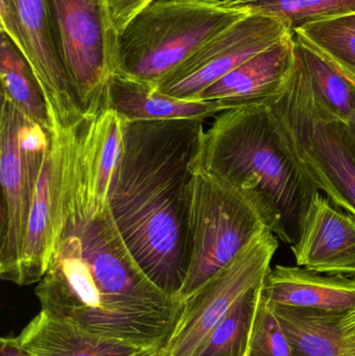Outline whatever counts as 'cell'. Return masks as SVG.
<instances>
[{
  "label": "cell",
  "instance_id": "obj_9",
  "mask_svg": "<svg viewBox=\"0 0 355 356\" xmlns=\"http://www.w3.org/2000/svg\"><path fill=\"white\" fill-rule=\"evenodd\" d=\"M279 238L265 229L231 265L185 299L183 313L158 356H195L210 332L249 291L265 282L279 246Z\"/></svg>",
  "mask_w": 355,
  "mask_h": 356
},
{
  "label": "cell",
  "instance_id": "obj_19",
  "mask_svg": "<svg viewBox=\"0 0 355 356\" xmlns=\"http://www.w3.org/2000/svg\"><path fill=\"white\" fill-rule=\"evenodd\" d=\"M272 307L293 356H348L341 330L344 315L302 307Z\"/></svg>",
  "mask_w": 355,
  "mask_h": 356
},
{
  "label": "cell",
  "instance_id": "obj_13",
  "mask_svg": "<svg viewBox=\"0 0 355 356\" xmlns=\"http://www.w3.org/2000/svg\"><path fill=\"white\" fill-rule=\"evenodd\" d=\"M126 120L108 108L87 114L73 127L69 211L93 216L110 207Z\"/></svg>",
  "mask_w": 355,
  "mask_h": 356
},
{
  "label": "cell",
  "instance_id": "obj_18",
  "mask_svg": "<svg viewBox=\"0 0 355 356\" xmlns=\"http://www.w3.org/2000/svg\"><path fill=\"white\" fill-rule=\"evenodd\" d=\"M106 108L126 121L204 120L227 111L220 102L171 97L156 88L116 73L110 76L106 87Z\"/></svg>",
  "mask_w": 355,
  "mask_h": 356
},
{
  "label": "cell",
  "instance_id": "obj_25",
  "mask_svg": "<svg viewBox=\"0 0 355 356\" xmlns=\"http://www.w3.org/2000/svg\"><path fill=\"white\" fill-rule=\"evenodd\" d=\"M248 356H293L272 305L265 294L256 312Z\"/></svg>",
  "mask_w": 355,
  "mask_h": 356
},
{
  "label": "cell",
  "instance_id": "obj_12",
  "mask_svg": "<svg viewBox=\"0 0 355 356\" xmlns=\"http://www.w3.org/2000/svg\"><path fill=\"white\" fill-rule=\"evenodd\" d=\"M72 148L73 127L51 131L27 224L18 286L41 282L62 236L69 198Z\"/></svg>",
  "mask_w": 355,
  "mask_h": 356
},
{
  "label": "cell",
  "instance_id": "obj_14",
  "mask_svg": "<svg viewBox=\"0 0 355 356\" xmlns=\"http://www.w3.org/2000/svg\"><path fill=\"white\" fill-rule=\"evenodd\" d=\"M291 250L299 267L355 276V218L319 193Z\"/></svg>",
  "mask_w": 355,
  "mask_h": 356
},
{
  "label": "cell",
  "instance_id": "obj_26",
  "mask_svg": "<svg viewBox=\"0 0 355 356\" xmlns=\"http://www.w3.org/2000/svg\"><path fill=\"white\" fill-rule=\"evenodd\" d=\"M154 0H106L110 24L118 35Z\"/></svg>",
  "mask_w": 355,
  "mask_h": 356
},
{
  "label": "cell",
  "instance_id": "obj_23",
  "mask_svg": "<svg viewBox=\"0 0 355 356\" xmlns=\"http://www.w3.org/2000/svg\"><path fill=\"white\" fill-rule=\"evenodd\" d=\"M298 58L306 67L313 85L327 106L349 120L355 112V87L329 58L294 33Z\"/></svg>",
  "mask_w": 355,
  "mask_h": 356
},
{
  "label": "cell",
  "instance_id": "obj_24",
  "mask_svg": "<svg viewBox=\"0 0 355 356\" xmlns=\"http://www.w3.org/2000/svg\"><path fill=\"white\" fill-rule=\"evenodd\" d=\"M294 33L322 52L355 85V13L304 25Z\"/></svg>",
  "mask_w": 355,
  "mask_h": 356
},
{
  "label": "cell",
  "instance_id": "obj_5",
  "mask_svg": "<svg viewBox=\"0 0 355 356\" xmlns=\"http://www.w3.org/2000/svg\"><path fill=\"white\" fill-rule=\"evenodd\" d=\"M265 229L272 230L286 243L279 217L260 195L193 167L185 227L187 275L181 299L189 298L231 265Z\"/></svg>",
  "mask_w": 355,
  "mask_h": 356
},
{
  "label": "cell",
  "instance_id": "obj_7",
  "mask_svg": "<svg viewBox=\"0 0 355 356\" xmlns=\"http://www.w3.org/2000/svg\"><path fill=\"white\" fill-rule=\"evenodd\" d=\"M51 134L2 97L0 114V276L18 282L27 224Z\"/></svg>",
  "mask_w": 355,
  "mask_h": 356
},
{
  "label": "cell",
  "instance_id": "obj_17",
  "mask_svg": "<svg viewBox=\"0 0 355 356\" xmlns=\"http://www.w3.org/2000/svg\"><path fill=\"white\" fill-rule=\"evenodd\" d=\"M17 340L31 356H140L154 353L90 332L45 311L29 322Z\"/></svg>",
  "mask_w": 355,
  "mask_h": 356
},
{
  "label": "cell",
  "instance_id": "obj_21",
  "mask_svg": "<svg viewBox=\"0 0 355 356\" xmlns=\"http://www.w3.org/2000/svg\"><path fill=\"white\" fill-rule=\"evenodd\" d=\"M266 282V280H265ZM265 282L247 293L202 343L195 356H248Z\"/></svg>",
  "mask_w": 355,
  "mask_h": 356
},
{
  "label": "cell",
  "instance_id": "obj_30",
  "mask_svg": "<svg viewBox=\"0 0 355 356\" xmlns=\"http://www.w3.org/2000/svg\"><path fill=\"white\" fill-rule=\"evenodd\" d=\"M140 356H158V353H145V355H140Z\"/></svg>",
  "mask_w": 355,
  "mask_h": 356
},
{
  "label": "cell",
  "instance_id": "obj_28",
  "mask_svg": "<svg viewBox=\"0 0 355 356\" xmlns=\"http://www.w3.org/2000/svg\"><path fill=\"white\" fill-rule=\"evenodd\" d=\"M341 330L345 339H355V307L342 317Z\"/></svg>",
  "mask_w": 355,
  "mask_h": 356
},
{
  "label": "cell",
  "instance_id": "obj_29",
  "mask_svg": "<svg viewBox=\"0 0 355 356\" xmlns=\"http://www.w3.org/2000/svg\"><path fill=\"white\" fill-rule=\"evenodd\" d=\"M349 123L350 125H352V131H354L355 135V112L354 113V115H352V116L350 117Z\"/></svg>",
  "mask_w": 355,
  "mask_h": 356
},
{
  "label": "cell",
  "instance_id": "obj_8",
  "mask_svg": "<svg viewBox=\"0 0 355 356\" xmlns=\"http://www.w3.org/2000/svg\"><path fill=\"white\" fill-rule=\"evenodd\" d=\"M54 39L85 115L106 108L117 35L106 0H45Z\"/></svg>",
  "mask_w": 355,
  "mask_h": 356
},
{
  "label": "cell",
  "instance_id": "obj_11",
  "mask_svg": "<svg viewBox=\"0 0 355 356\" xmlns=\"http://www.w3.org/2000/svg\"><path fill=\"white\" fill-rule=\"evenodd\" d=\"M290 33L293 31L283 20L247 15L210 40L156 89L171 97L196 100L233 69Z\"/></svg>",
  "mask_w": 355,
  "mask_h": 356
},
{
  "label": "cell",
  "instance_id": "obj_15",
  "mask_svg": "<svg viewBox=\"0 0 355 356\" xmlns=\"http://www.w3.org/2000/svg\"><path fill=\"white\" fill-rule=\"evenodd\" d=\"M296 60L293 33L233 69L204 90L196 100L218 102L227 110L266 102L289 79Z\"/></svg>",
  "mask_w": 355,
  "mask_h": 356
},
{
  "label": "cell",
  "instance_id": "obj_4",
  "mask_svg": "<svg viewBox=\"0 0 355 356\" xmlns=\"http://www.w3.org/2000/svg\"><path fill=\"white\" fill-rule=\"evenodd\" d=\"M264 102L292 160L333 204L355 218L354 131L321 97L298 56L289 79Z\"/></svg>",
  "mask_w": 355,
  "mask_h": 356
},
{
  "label": "cell",
  "instance_id": "obj_16",
  "mask_svg": "<svg viewBox=\"0 0 355 356\" xmlns=\"http://www.w3.org/2000/svg\"><path fill=\"white\" fill-rule=\"evenodd\" d=\"M264 294L274 305L345 315L355 307V276L277 265L267 276Z\"/></svg>",
  "mask_w": 355,
  "mask_h": 356
},
{
  "label": "cell",
  "instance_id": "obj_1",
  "mask_svg": "<svg viewBox=\"0 0 355 356\" xmlns=\"http://www.w3.org/2000/svg\"><path fill=\"white\" fill-rule=\"evenodd\" d=\"M35 295L42 311L158 353L185 305L142 271L121 238L110 207L89 217L72 213L66 218Z\"/></svg>",
  "mask_w": 355,
  "mask_h": 356
},
{
  "label": "cell",
  "instance_id": "obj_22",
  "mask_svg": "<svg viewBox=\"0 0 355 356\" xmlns=\"http://www.w3.org/2000/svg\"><path fill=\"white\" fill-rule=\"evenodd\" d=\"M229 8L247 14L283 20L295 31L304 25L355 13V0H222Z\"/></svg>",
  "mask_w": 355,
  "mask_h": 356
},
{
  "label": "cell",
  "instance_id": "obj_2",
  "mask_svg": "<svg viewBox=\"0 0 355 356\" xmlns=\"http://www.w3.org/2000/svg\"><path fill=\"white\" fill-rule=\"evenodd\" d=\"M201 119L126 121L110 213L129 252L160 290L181 298L185 227Z\"/></svg>",
  "mask_w": 355,
  "mask_h": 356
},
{
  "label": "cell",
  "instance_id": "obj_20",
  "mask_svg": "<svg viewBox=\"0 0 355 356\" xmlns=\"http://www.w3.org/2000/svg\"><path fill=\"white\" fill-rule=\"evenodd\" d=\"M0 81L2 97L28 120L41 125L51 134L47 102L43 90L18 46L0 31Z\"/></svg>",
  "mask_w": 355,
  "mask_h": 356
},
{
  "label": "cell",
  "instance_id": "obj_10",
  "mask_svg": "<svg viewBox=\"0 0 355 356\" xmlns=\"http://www.w3.org/2000/svg\"><path fill=\"white\" fill-rule=\"evenodd\" d=\"M0 31L31 65L47 102L52 131L72 129L85 111L58 52L45 0H0Z\"/></svg>",
  "mask_w": 355,
  "mask_h": 356
},
{
  "label": "cell",
  "instance_id": "obj_27",
  "mask_svg": "<svg viewBox=\"0 0 355 356\" xmlns=\"http://www.w3.org/2000/svg\"><path fill=\"white\" fill-rule=\"evenodd\" d=\"M0 356H31L27 351L21 347L16 338L1 339V346H0Z\"/></svg>",
  "mask_w": 355,
  "mask_h": 356
},
{
  "label": "cell",
  "instance_id": "obj_6",
  "mask_svg": "<svg viewBox=\"0 0 355 356\" xmlns=\"http://www.w3.org/2000/svg\"><path fill=\"white\" fill-rule=\"evenodd\" d=\"M222 0H158L118 35L115 72L156 88L206 43L247 16Z\"/></svg>",
  "mask_w": 355,
  "mask_h": 356
},
{
  "label": "cell",
  "instance_id": "obj_3",
  "mask_svg": "<svg viewBox=\"0 0 355 356\" xmlns=\"http://www.w3.org/2000/svg\"><path fill=\"white\" fill-rule=\"evenodd\" d=\"M193 167L260 195L279 217L290 246L320 193L288 154L265 102L220 113L204 131Z\"/></svg>",
  "mask_w": 355,
  "mask_h": 356
}]
</instances>
